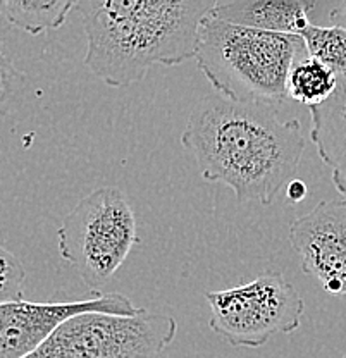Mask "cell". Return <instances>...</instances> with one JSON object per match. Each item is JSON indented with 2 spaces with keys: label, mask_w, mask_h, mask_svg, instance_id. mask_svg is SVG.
<instances>
[{
  "label": "cell",
  "mask_w": 346,
  "mask_h": 358,
  "mask_svg": "<svg viewBox=\"0 0 346 358\" xmlns=\"http://www.w3.org/2000/svg\"><path fill=\"white\" fill-rule=\"evenodd\" d=\"M315 7L312 0H234L217 2L212 10L215 17L279 35H301L312 24L308 13Z\"/></svg>",
  "instance_id": "obj_9"
},
{
  "label": "cell",
  "mask_w": 346,
  "mask_h": 358,
  "mask_svg": "<svg viewBox=\"0 0 346 358\" xmlns=\"http://www.w3.org/2000/svg\"><path fill=\"white\" fill-rule=\"evenodd\" d=\"M338 87V76L314 57H305L293 66L288 78V99L308 109L326 102Z\"/></svg>",
  "instance_id": "obj_12"
},
{
  "label": "cell",
  "mask_w": 346,
  "mask_h": 358,
  "mask_svg": "<svg viewBox=\"0 0 346 358\" xmlns=\"http://www.w3.org/2000/svg\"><path fill=\"white\" fill-rule=\"evenodd\" d=\"M329 21L333 26H340V28L346 29V2H340L331 9Z\"/></svg>",
  "instance_id": "obj_17"
},
{
  "label": "cell",
  "mask_w": 346,
  "mask_h": 358,
  "mask_svg": "<svg viewBox=\"0 0 346 358\" xmlns=\"http://www.w3.org/2000/svg\"><path fill=\"white\" fill-rule=\"evenodd\" d=\"M6 21V17H3V2L0 0V22Z\"/></svg>",
  "instance_id": "obj_18"
},
{
  "label": "cell",
  "mask_w": 346,
  "mask_h": 358,
  "mask_svg": "<svg viewBox=\"0 0 346 358\" xmlns=\"http://www.w3.org/2000/svg\"><path fill=\"white\" fill-rule=\"evenodd\" d=\"M138 243L136 214L117 186H102L83 196L57 231L61 257L99 294Z\"/></svg>",
  "instance_id": "obj_4"
},
{
  "label": "cell",
  "mask_w": 346,
  "mask_h": 358,
  "mask_svg": "<svg viewBox=\"0 0 346 358\" xmlns=\"http://www.w3.org/2000/svg\"><path fill=\"white\" fill-rule=\"evenodd\" d=\"M24 279L23 264L0 241V303L23 300Z\"/></svg>",
  "instance_id": "obj_15"
},
{
  "label": "cell",
  "mask_w": 346,
  "mask_h": 358,
  "mask_svg": "<svg viewBox=\"0 0 346 358\" xmlns=\"http://www.w3.org/2000/svg\"><path fill=\"white\" fill-rule=\"evenodd\" d=\"M76 6L74 0H7L3 2V17L17 29L38 35L61 28Z\"/></svg>",
  "instance_id": "obj_11"
},
{
  "label": "cell",
  "mask_w": 346,
  "mask_h": 358,
  "mask_svg": "<svg viewBox=\"0 0 346 358\" xmlns=\"http://www.w3.org/2000/svg\"><path fill=\"white\" fill-rule=\"evenodd\" d=\"M217 0H81L87 36L85 66L100 81L122 88L154 66L195 59L199 33Z\"/></svg>",
  "instance_id": "obj_2"
},
{
  "label": "cell",
  "mask_w": 346,
  "mask_h": 358,
  "mask_svg": "<svg viewBox=\"0 0 346 358\" xmlns=\"http://www.w3.org/2000/svg\"><path fill=\"white\" fill-rule=\"evenodd\" d=\"M307 185H305L303 181H300V179H293L291 182H289L288 186H286V196H288V200L295 201V203H298L307 196Z\"/></svg>",
  "instance_id": "obj_16"
},
{
  "label": "cell",
  "mask_w": 346,
  "mask_h": 358,
  "mask_svg": "<svg viewBox=\"0 0 346 358\" xmlns=\"http://www.w3.org/2000/svg\"><path fill=\"white\" fill-rule=\"evenodd\" d=\"M305 57L300 35L243 28L210 14L200 26L195 61L221 96L281 106L288 99L289 73Z\"/></svg>",
  "instance_id": "obj_3"
},
{
  "label": "cell",
  "mask_w": 346,
  "mask_h": 358,
  "mask_svg": "<svg viewBox=\"0 0 346 358\" xmlns=\"http://www.w3.org/2000/svg\"><path fill=\"white\" fill-rule=\"evenodd\" d=\"M203 296L210 307L208 327L241 348H260L274 334H291L305 313L300 293L281 271H264L254 281Z\"/></svg>",
  "instance_id": "obj_5"
},
{
  "label": "cell",
  "mask_w": 346,
  "mask_h": 358,
  "mask_svg": "<svg viewBox=\"0 0 346 358\" xmlns=\"http://www.w3.org/2000/svg\"><path fill=\"white\" fill-rule=\"evenodd\" d=\"M343 358H346V352H345V353H343Z\"/></svg>",
  "instance_id": "obj_19"
},
{
  "label": "cell",
  "mask_w": 346,
  "mask_h": 358,
  "mask_svg": "<svg viewBox=\"0 0 346 358\" xmlns=\"http://www.w3.org/2000/svg\"><path fill=\"white\" fill-rule=\"evenodd\" d=\"M289 243L301 271L321 282L324 291L346 294V200H326L289 226Z\"/></svg>",
  "instance_id": "obj_8"
},
{
  "label": "cell",
  "mask_w": 346,
  "mask_h": 358,
  "mask_svg": "<svg viewBox=\"0 0 346 358\" xmlns=\"http://www.w3.org/2000/svg\"><path fill=\"white\" fill-rule=\"evenodd\" d=\"M143 308L121 293L96 294L78 301H7L0 303V358H26L40 348L59 327L85 313L136 317Z\"/></svg>",
  "instance_id": "obj_7"
},
{
  "label": "cell",
  "mask_w": 346,
  "mask_h": 358,
  "mask_svg": "<svg viewBox=\"0 0 346 358\" xmlns=\"http://www.w3.org/2000/svg\"><path fill=\"white\" fill-rule=\"evenodd\" d=\"M181 145L192 152L207 182L229 186L240 203L271 205L298 173L305 138L298 119L284 121L279 106L200 99Z\"/></svg>",
  "instance_id": "obj_1"
},
{
  "label": "cell",
  "mask_w": 346,
  "mask_h": 358,
  "mask_svg": "<svg viewBox=\"0 0 346 358\" xmlns=\"http://www.w3.org/2000/svg\"><path fill=\"white\" fill-rule=\"evenodd\" d=\"M310 138L322 162L333 173V182L346 200V76H338L333 95L310 107Z\"/></svg>",
  "instance_id": "obj_10"
},
{
  "label": "cell",
  "mask_w": 346,
  "mask_h": 358,
  "mask_svg": "<svg viewBox=\"0 0 346 358\" xmlns=\"http://www.w3.org/2000/svg\"><path fill=\"white\" fill-rule=\"evenodd\" d=\"M300 36L310 57L329 67L336 76H346V29L310 24Z\"/></svg>",
  "instance_id": "obj_13"
},
{
  "label": "cell",
  "mask_w": 346,
  "mask_h": 358,
  "mask_svg": "<svg viewBox=\"0 0 346 358\" xmlns=\"http://www.w3.org/2000/svg\"><path fill=\"white\" fill-rule=\"evenodd\" d=\"M26 87V78L10 59L3 54L0 40V117L9 115L20 106Z\"/></svg>",
  "instance_id": "obj_14"
},
{
  "label": "cell",
  "mask_w": 346,
  "mask_h": 358,
  "mask_svg": "<svg viewBox=\"0 0 346 358\" xmlns=\"http://www.w3.org/2000/svg\"><path fill=\"white\" fill-rule=\"evenodd\" d=\"M176 333L178 322L166 313H85L62 324L26 358H159Z\"/></svg>",
  "instance_id": "obj_6"
}]
</instances>
